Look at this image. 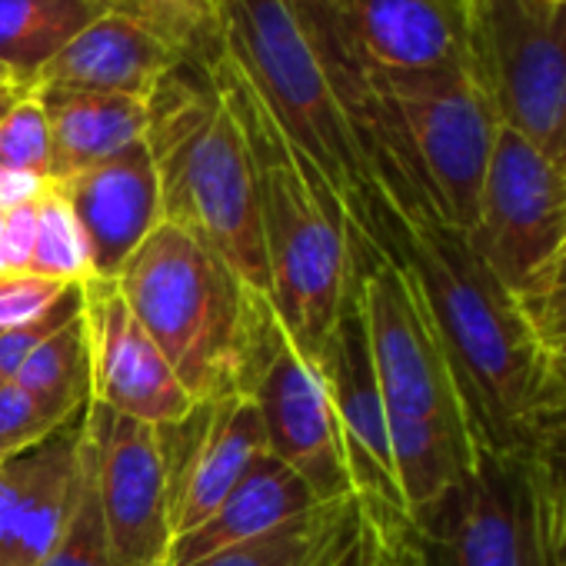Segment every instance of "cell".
<instances>
[{
  "label": "cell",
  "mask_w": 566,
  "mask_h": 566,
  "mask_svg": "<svg viewBox=\"0 0 566 566\" xmlns=\"http://www.w3.org/2000/svg\"><path fill=\"white\" fill-rule=\"evenodd\" d=\"M397 256L427 304L480 450L510 460L549 387V354L526 307L440 220H390L374 240Z\"/></svg>",
  "instance_id": "obj_1"
},
{
  "label": "cell",
  "mask_w": 566,
  "mask_h": 566,
  "mask_svg": "<svg viewBox=\"0 0 566 566\" xmlns=\"http://www.w3.org/2000/svg\"><path fill=\"white\" fill-rule=\"evenodd\" d=\"M207 74L233 107L250 147L266 250V304L297 354L314 367L337 324L350 280L347 210L283 137L240 67L217 51Z\"/></svg>",
  "instance_id": "obj_2"
},
{
  "label": "cell",
  "mask_w": 566,
  "mask_h": 566,
  "mask_svg": "<svg viewBox=\"0 0 566 566\" xmlns=\"http://www.w3.org/2000/svg\"><path fill=\"white\" fill-rule=\"evenodd\" d=\"M147 150L167 223L203 240L243 283L266 297V250L256 177L240 120L207 64H177L147 101Z\"/></svg>",
  "instance_id": "obj_3"
},
{
  "label": "cell",
  "mask_w": 566,
  "mask_h": 566,
  "mask_svg": "<svg viewBox=\"0 0 566 566\" xmlns=\"http://www.w3.org/2000/svg\"><path fill=\"white\" fill-rule=\"evenodd\" d=\"M114 280L193 403L243 394L270 304L203 240L160 220Z\"/></svg>",
  "instance_id": "obj_4"
},
{
  "label": "cell",
  "mask_w": 566,
  "mask_h": 566,
  "mask_svg": "<svg viewBox=\"0 0 566 566\" xmlns=\"http://www.w3.org/2000/svg\"><path fill=\"white\" fill-rule=\"evenodd\" d=\"M217 31L220 51L260 94L283 137L374 240L397 213L360 154L301 0H217Z\"/></svg>",
  "instance_id": "obj_5"
},
{
  "label": "cell",
  "mask_w": 566,
  "mask_h": 566,
  "mask_svg": "<svg viewBox=\"0 0 566 566\" xmlns=\"http://www.w3.org/2000/svg\"><path fill=\"white\" fill-rule=\"evenodd\" d=\"M347 253L360 287L377 384L387 417L420 420L480 450L450 360L410 270L347 223Z\"/></svg>",
  "instance_id": "obj_6"
},
{
  "label": "cell",
  "mask_w": 566,
  "mask_h": 566,
  "mask_svg": "<svg viewBox=\"0 0 566 566\" xmlns=\"http://www.w3.org/2000/svg\"><path fill=\"white\" fill-rule=\"evenodd\" d=\"M470 64L500 127L566 170V0H470Z\"/></svg>",
  "instance_id": "obj_7"
},
{
  "label": "cell",
  "mask_w": 566,
  "mask_h": 566,
  "mask_svg": "<svg viewBox=\"0 0 566 566\" xmlns=\"http://www.w3.org/2000/svg\"><path fill=\"white\" fill-rule=\"evenodd\" d=\"M377 77L403 117L437 217L467 233L476 223L483 177L500 134V120L473 64L457 61L430 71H377Z\"/></svg>",
  "instance_id": "obj_8"
},
{
  "label": "cell",
  "mask_w": 566,
  "mask_h": 566,
  "mask_svg": "<svg viewBox=\"0 0 566 566\" xmlns=\"http://www.w3.org/2000/svg\"><path fill=\"white\" fill-rule=\"evenodd\" d=\"M463 237L523 304L566 243V170L549 164L520 134L500 127L476 223Z\"/></svg>",
  "instance_id": "obj_9"
},
{
  "label": "cell",
  "mask_w": 566,
  "mask_h": 566,
  "mask_svg": "<svg viewBox=\"0 0 566 566\" xmlns=\"http://www.w3.org/2000/svg\"><path fill=\"white\" fill-rule=\"evenodd\" d=\"M324 377L334 413L344 437V453L350 467L354 496L360 503V513L377 530L384 546H400L413 539V523L403 506V493L394 470L390 453V430H387V407L377 384L364 307H360V287L350 266L347 291L337 311V324L324 344L321 360L314 364Z\"/></svg>",
  "instance_id": "obj_10"
},
{
  "label": "cell",
  "mask_w": 566,
  "mask_h": 566,
  "mask_svg": "<svg viewBox=\"0 0 566 566\" xmlns=\"http://www.w3.org/2000/svg\"><path fill=\"white\" fill-rule=\"evenodd\" d=\"M243 397H250L260 413L270 457L287 463L324 506L354 500L350 467L331 390L317 367H311L297 354L291 337L276 324L273 311L253 347Z\"/></svg>",
  "instance_id": "obj_11"
},
{
  "label": "cell",
  "mask_w": 566,
  "mask_h": 566,
  "mask_svg": "<svg viewBox=\"0 0 566 566\" xmlns=\"http://www.w3.org/2000/svg\"><path fill=\"white\" fill-rule=\"evenodd\" d=\"M87 440L114 566H167L174 530L157 427L91 400Z\"/></svg>",
  "instance_id": "obj_12"
},
{
  "label": "cell",
  "mask_w": 566,
  "mask_h": 566,
  "mask_svg": "<svg viewBox=\"0 0 566 566\" xmlns=\"http://www.w3.org/2000/svg\"><path fill=\"white\" fill-rule=\"evenodd\" d=\"M413 533L423 566H546L523 480L486 450Z\"/></svg>",
  "instance_id": "obj_13"
},
{
  "label": "cell",
  "mask_w": 566,
  "mask_h": 566,
  "mask_svg": "<svg viewBox=\"0 0 566 566\" xmlns=\"http://www.w3.org/2000/svg\"><path fill=\"white\" fill-rule=\"evenodd\" d=\"M157 443L174 539L203 523L266 453L260 413L243 394L193 403L187 417L157 427Z\"/></svg>",
  "instance_id": "obj_14"
},
{
  "label": "cell",
  "mask_w": 566,
  "mask_h": 566,
  "mask_svg": "<svg viewBox=\"0 0 566 566\" xmlns=\"http://www.w3.org/2000/svg\"><path fill=\"white\" fill-rule=\"evenodd\" d=\"M84 331L91 347V400L144 420L150 427L174 423L190 413L193 400L127 307L117 280H84Z\"/></svg>",
  "instance_id": "obj_15"
},
{
  "label": "cell",
  "mask_w": 566,
  "mask_h": 566,
  "mask_svg": "<svg viewBox=\"0 0 566 566\" xmlns=\"http://www.w3.org/2000/svg\"><path fill=\"white\" fill-rule=\"evenodd\" d=\"M87 410L91 403L38 447L0 460V566H41L54 549L71 506Z\"/></svg>",
  "instance_id": "obj_16"
},
{
  "label": "cell",
  "mask_w": 566,
  "mask_h": 566,
  "mask_svg": "<svg viewBox=\"0 0 566 566\" xmlns=\"http://www.w3.org/2000/svg\"><path fill=\"white\" fill-rule=\"evenodd\" d=\"M71 203L94 260V276H117L130 253L164 220L160 180L147 140L54 184Z\"/></svg>",
  "instance_id": "obj_17"
},
{
  "label": "cell",
  "mask_w": 566,
  "mask_h": 566,
  "mask_svg": "<svg viewBox=\"0 0 566 566\" xmlns=\"http://www.w3.org/2000/svg\"><path fill=\"white\" fill-rule=\"evenodd\" d=\"M374 71H430L470 61L467 0H324Z\"/></svg>",
  "instance_id": "obj_18"
},
{
  "label": "cell",
  "mask_w": 566,
  "mask_h": 566,
  "mask_svg": "<svg viewBox=\"0 0 566 566\" xmlns=\"http://www.w3.org/2000/svg\"><path fill=\"white\" fill-rule=\"evenodd\" d=\"M184 57L137 14L111 11L84 28L38 77L34 87H77L150 101Z\"/></svg>",
  "instance_id": "obj_19"
},
{
  "label": "cell",
  "mask_w": 566,
  "mask_h": 566,
  "mask_svg": "<svg viewBox=\"0 0 566 566\" xmlns=\"http://www.w3.org/2000/svg\"><path fill=\"white\" fill-rule=\"evenodd\" d=\"M324 506L314 490L270 453H260L243 480L223 496V503L193 530L180 533L170 546L167 566H190L233 543L256 539L287 526L291 520Z\"/></svg>",
  "instance_id": "obj_20"
},
{
  "label": "cell",
  "mask_w": 566,
  "mask_h": 566,
  "mask_svg": "<svg viewBox=\"0 0 566 566\" xmlns=\"http://www.w3.org/2000/svg\"><path fill=\"white\" fill-rule=\"evenodd\" d=\"M34 94L51 127V184L117 157L147 134V101L77 87H34Z\"/></svg>",
  "instance_id": "obj_21"
},
{
  "label": "cell",
  "mask_w": 566,
  "mask_h": 566,
  "mask_svg": "<svg viewBox=\"0 0 566 566\" xmlns=\"http://www.w3.org/2000/svg\"><path fill=\"white\" fill-rule=\"evenodd\" d=\"M111 11L107 0H0V71L18 91H34L44 67Z\"/></svg>",
  "instance_id": "obj_22"
},
{
  "label": "cell",
  "mask_w": 566,
  "mask_h": 566,
  "mask_svg": "<svg viewBox=\"0 0 566 566\" xmlns=\"http://www.w3.org/2000/svg\"><path fill=\"white\" fill-rule=\"evenodd\" d=\"M84 314V311H81ZM14 384L44 403L77 413L91 403V347L84 317L71 321L51 340H44L14 374Z\"/></svg>",
  "instance_id": "obj_23"
},
{
  "label": "cell",
  "mask_w": 566,
  "mask_h": 566,
  "mask_svg": "<svg viewBox=\"0 0 566 566\" xmlns=\"http://www.w3.org/2000/svg\"><path fill=\"white\" fill-rule=\"evenodd\" d=\"M41 566H114L107 530L101 520V503H97L94 450H91L87 430H84L77 467H74V490H71L64 530Z\"/></svg>",
  "instance_id": "obj_24"
},
{
  "label": "cell",
  "mask_w": 566,
  "mask_h": 566,
  "mask_svg": "<svg viewBox=\"0 0 566 566\" xmlns=\"http://www.w3.org/2000/svg\"><path fill=\"white\" fill-rule=\"evenodd\" d=\"M28 273L57 280V283H84L87 276H94L91 243L71 203L61 197L54 184L38 200V240H34Z\"/></svg>",
  "instance_id": "obj_25"
},
{
  "label": "cell",
  "mask_w": 566,
  "mask_h": 566,
  "mask_svg": "<svg viewBox=\"0 0 566 566\" xmlns=\"http://www.w3.org/2000/svg\"><path fill=\"white\" fill-rule=\"evenodd\" d=\"M354 500L317 506V510L291 520L287 526L263 533L256 539H247V543H233L227 549H217L190 566H304L311 559V553L317 549V543L334 526V520L344 513V506Z\"/></svg>",
  "instance_id": "obj_26"
},
{
  "label": "cell",
  "mask_w": 566,
  "mask_h": 566,
  "mask_svg": "<svg viewBox=\"0 0 566 566\" xmlns=\"http://www.w3.org/2000/svg\"><path fill=\"white\" fill-rule=\"evenodd\" d=\"M137 14L190 64H210L220 51L217 0H134Z\"/></svg>",
  "instance_id": "obj_27"
},
{
  "label": "cell",
  "mask_w": 566,
  "mask_h": 566,
  "mask_svg": "<svg viewBox=\"0 0 566 566\" xmlns=\"http://www.w3.org/2000/svg\"><path fill=\"white\" fill-rule=\"evenodd\" d=\"M51 127L34 91H24L0 120V167L48 177Z\"/></svg>",
  "instance_id": "obj_28"
},
{
  "label": "cell",
  "mask_w": 566,
  "mask_h": 566,
  "mask_svg": "<svg viewBox=\"0 0 566 566\" xmlns=\"http://www.w3.org/2000/svg\"><path fill=\"white\" fill-rule=\"evenodd\" d=\"M71 417L74 413L44 403L41 397L18 387L14 380H0V460L38 447Z\"/></svg>",
  "instance_id": "obj_29"
},
{
  "label": "cell",
  "mask_w": 566,
  "mask_h": 566,
  "mask_svg": "<svg viewBox=\"0 0 566 566\" xmlns=\"http://www.w3.org/2000/svg\"><path fill=\"white\" fill-rule=\"evenodd\" d=\"M84 311V283H67L64 294L34 321L0 331V380H14V374L21 370V364L44 344L51 340L57 331H64L71 321H77Z\"/></svg>",
  "instance_id": "obj_30"
},
{
  "label": "cell",
  "mask_w": 566,
  "mask_h": 566,
  "mask_svg": "<svg viewBox=\"0 0 566 566\" xmlns=\"http://www.w3.org/2000/svg\"><path fill=\"white\" fill-rule=\"evenodd\" d=\"M304 566H387V546L354 500L344 506Z\"/></svg>",
  "instance_id": "obj_31"
},
{
  "label": "cell",
  "mask_w": 566,
  "mask_h": 566,
  "mask_svg": "<svg viewBox=\"0 0 566 566\" xmlns=\"http://www.w3.org/2000/svg\"><path fill=\"white\" fill-rule=\"evenodd\" d=\"M533 331L539 334L543 347L549 350L559 337H566V243L539 276L533 294L523 301Z\"/></svg>",
  "instance_id": "obj_32"
},
{
  "label": "cell",
  "mask_w": 566,
  "mask_h": 566,
  "mask_svg": "<svg viewBox=\"0 0 566 566\" xmlns=\"http://www.w3.org/2000/svg\"><path fill=\"white\" fill-rule=\"evenodd\" d=\"M67 283L31 276V273H11L0 280V331L21 327L34 317H41L61 294Z\"/></svg>",
  "instance_id": "obj_33"
},
{
  "label": "cell",
  "mask_w": 566,
  "mask_h": 566,
  "mask_svg": "<svg viewBox=\"0 0 566 566\" xmlns=\"http://www.w3.org/2000/svg\"><path fill=\"white\" fill-rule=\"evenodd\" d=\"M34 240H38V203L8 210L4 213V247H8L11 273H28Z\"/></svg>",
  "instance_id": "obj_34"
},
{
  "label": "cell",
  "mask_w": 566,
  "mask_h": 566,
  "mask_svg": "<svg viewBox=\"0 0 566 566\" xmlns=\"http://www.w3.org/2000/svg\"><path fill=\"white\" fill-rule=\"evenodd\" d=\"M48 187H51V180L41 177V174L0 167V213H8L14 207H24V203H38Z\"/></svg>",
  "instance_id": "obj_35"
},
{
  "label": "cell",
  "mask_w": 566,
  "mask_h": 566,
  "mask_svg": "<svg viewBox=\"0 0 566 566\" xmlns=\"http://www.w3.org/2000/svg\"><path fill=\"white\" fill-rule=\"evenodd\" d=\"M546 354H549V387L566 394V337H559Z\"/></svg>",
  "instance_id": "obj_36"
},
{
  "label": "cell",
  "mask_w": 566,
  "mask_h": 566,
  "mask_svg": "<svg viewBox=\"0 0 566 566\" xmlns=\"http://www.w3.org/2000/svg\"><path fill=\"white\" fill-rule=\"evenodd\" d=\"M387 566H423L417 553V536L400 546H387Z\"/></svg>",
  "instance_id": "obj_37"
},
{
  "label": "cell",
  "mask_w": 566,
  "mask_h": 566,
  "mask_svg": "<svg viewBox=\"0 0 566 566\" xmlns=\"http://www.w3.org/2000/svg\"><path fill=\"white\" fill-rule=\"evenodd\" d=\"M0 273H11L8 247H4V213H0Z\"/></svg>",
  "instance_id": "obj_38"
},
{
  "label": "cell",
  "mask_w": 566,
  "mask_h": 566,
  "mask_svg": "<svg viewBox=\"0 0 566 566\" xmlns=\"http://www.w3.org/2000/svg\"><path fill=\"white\" fill-rule=\"evenodd\" d=\"M21 94H24V91H8V94H0V120H4V114L11 111V104H14Z\"/></svg>",
  "instance_id": "obj_39"
},
{
  "label": "cell",
  "mask_w": 566,
  "mask_h": 566,
  "mask_svg": "<svg viewBox=\"0 0 566 566\" xmlns=\"http://www.w3.org/2000/svg\"><path fill=\"white\" fill-rule=\"evenodd\" d=\"M107 4L114 8V11H120V14H137V4L134 0H107ZM140 18V14H137Z\"/></svg>",
  "instance_id": "obj_40"
},
{
  "label": "cell",
  "mask_w": 566,
  "mask_h": 566,
  "mask_svg": "<svg viewBox=\"0 0 566 566\" xmlns=\"http://www.w3.org/2000/svg\"><path fill=\"white\" fill-rule=\"evenodd\" d=\"M8 91H18V87L8 81V74H4V71H0V94H8Z\"/></svg>",
  "instance_id": "obj_41"
},
{
  "label": "cell",
  "mask_w": 566,
  "mask_h": 566,
  "mask_svg": "<svg viewBox=\"0 0 566 566\" xmlns=\"http://www.w3.org/2000/svg\"><path fill=\"white\" fill-rule=\"evenodd\" d=\"M4 276H11V273H0V280H4Z\"/></svg>",
  "instance_id": "obj_42"
},
{
  "label": "cell",
  "mask_w": 566,
  "mask_h": 566,
  "mask_svg": "<svg viewBox=\"0 0 566 566\" xmlns=\"http://www.w3.org/2000/svg\"><path fill=\"white\" fill-rule=\"evenodd\" d=\"M467 4H470V0H467Z\"/></svg>",
  "instance_id": "obj_43"
}]
</instances>
